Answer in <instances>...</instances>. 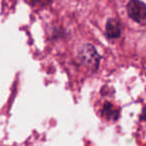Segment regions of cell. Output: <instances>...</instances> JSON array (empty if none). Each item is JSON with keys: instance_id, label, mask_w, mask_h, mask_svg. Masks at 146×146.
Returning <instances> with one entry per match:
<instances>
[{"instance_id": "1", "label": "cell", "mask_w": 146, "mask_h": 146, "mask_svg": "<svg viewBox=\"0 0 146 146\" xmlns=\"http://www.w3.org/2000/svg\"><path fill=\"white\" fill-rule=\"evenodd\" d=\"M80 59L86 67L92 70H96L100 64V56L92 45H84L79 53Z\"/></svg>"}, {"instance_id": "2", "label": "cell", "mask_w": 146, "mask_h": 146, "mask_svg": "<svg viewBox=\"0 0 146 146\" xmlns=\"http://www.w3.org/2000/svg\"><path fill=\"white\" fill-rule=\"evenodd\" d=\"M127 13L135 22L146 26V4L140 0H130L127 4Z\"/></svg>"}, {"instance_id": "3", "label": "cell", "mask_w": 146, "mask_h": 146, "mask_svg": "<svg viewBox=\"0 0 146 146\" xmlns=\"http://www.w3.org/2000/svg\"><path fill=\"white\" fill-rule=\"evenodd\" d=\"M120 33H121V28H120V23H119L118 20L113 19V18L108 19L106 27V34L108 36V38L110 39L118 38L120 36Z\"/></svg>"}, {"instance_id": "4", "label": "cell", "mask_w": 146, "mask_h": 146, "mask_svg": "<svg viewBox=\"0 0 146 146\" xmlns=\"http://www.w3.org/2000/svg\"><path fill=\"white\" fill-rule=\"evenodd\" d=\"M104 115H106L108 119H115L117 118V111L116 108H113V106L110 104H106L102 110Z\"/></svg>"}, {"instance_id": "5", "label": "cell", "mask_w": 146, "mask_h": 146, "mask_svg": "<svg viewBox=\"0 0 146 146\" xmlns=\"http://www.w3.org/2000/svg\"><path fill=\"white\" fill-rule=\"evenodd\" d=\"M31 1L34 4H47L50 0H31Z\"/></svg>"}, {"instance_id": "6", "label": "cell", "mask_w": 146, "mask_h": 146, "mask_svg": "<svg viewBox=\"0 0 146 146\" xmlns=\"http://www.w3.org/2000/svg\"><path fill=\"white\" fill-rule=\"evenodd\" d=\"M141 119H142V120H146V106L143 108L142 114H141Z\"/></svg>"}]
</instances>
